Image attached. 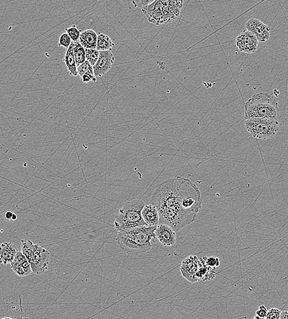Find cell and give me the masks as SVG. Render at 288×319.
Segmentation results:
<instances>
[{"instance_id": "cell-1", "label": "cell", "mask_w": 288, "mask_h": 319, "mask_svg": "<svg viewBox=\"0 0 288 319\" xmlns=\"http://www.w3.org/2000/svg\"><path fill=\"white\" fill-rule=\"evenodd\" d=\"M151 204L157 208L159 224L167 225L177 232L196 220L202 206V198L195 183L176 176L158 185Z\"/></svg>"}, {"instance_id": "cell-2", "label": "cell", "mask_w": 288, "mask_h": 319, "mask_svg": "<svg viewBox=\"0 0 288 319\" xmlns=\"http://www.w3.org/2000/svg\"><path fill=\"white\" fill-rule=\"evenodd\" d=\"M157 226H142L118 232L116 241L129 255H138L151 250L154 245Z\"/></svg>"}, {"instance_id": "cell-3", "label": "cell", "mask_w": 288, "mask_h": 319, "mask_svg": "<svg viewBox=\"0 0 288 319\" xmlns=\"http://www.w3.org/2000/svg\"><path fill=\"white\" fill-rule=\"evenodd\" d=\"M280 116L277 100L267 93L256 94L245 104V118L267 119L276 120Z\"/></svg>"}, {"instance_id": "cell-4", "label": "cell", "mask_w": 288, "mask_h": 319, "mask_svg": "<svg viewBox=\"0 0 288 319\" xmlns=\"http://www.w3.org/2000/svg\"><path fill=\"white\" fill-rule=\"evenodd\" d=\"M183 2L154 1L151 5L142 9V12L150 23L161 25L170 23L179 18Z\"/></svg>"}, {"instance_id": "cell-5", "label": "cell", "mask_w": 288, "mask_h": 319, "mask_svg": "<svg viewBox=\"0 0 288 319\" xmlns=\"http://www.w3.org/2000/svg\"><path fill=\"white\" fill-rule=\"evenodd\" d=\"M145 203L139 199H132L124 203L119 210L113 225L118 232L136 227L147 226L142 217Z\"/></svg>"}, {"instance_id": "cell-6", "label": "cell", "mask_w": 288, "mask_h": 319, "mask_svg": "<svg viewBox=\"0 0 288 319\" xmlns=\"http://www.w3.org/2000/svg\"><path fill=\"white\" fill-rule=\"evenodd\" d=\"M22 252L31 266L33 273L40 275L48 270L51 253L32 241L22 240Z\"/></svg>"}, {"instance_id": "cell-7", "label": "cell", "mask_w": 288, "mask_h": 319, "mask_svg": "<svg viewBox=\"0 0 288 319\" xmlns=\"http://www.w3.org/2000/svg\"><path fill=\"white\" fill-rule=\"evenodd\" d=\"M245 128L252 137L262 140L272 138L279 129L277 121L267 119L253 118L245 120Z\"/></svg>"}, {"instance_id": "cell-8", "label": "cell", "mask_w": 288, "mask_h": 319, "mask_svg": "<svg viewBox=\"0 0 288 319\" xmlns=\"http://www.w3.org/2000/svg\"><path fill=\"white\" fill-rule=\"evenodd\" d=\"M235 43L240 51L246 54L256 53L258 48V40L255 35L248 30L241 33L237 37Z\"/></svg>"}, {"instance_id": "cell-9", "label": "cell", "mask_w": 288, "mask_h": 319, "mask_svg": "<svg viewBox=\"0 0 288 319\" xmlns=\"http://www.w3.org/2000/svg\"><path fill=\"white\" fill-rule=\"evenodd\" d=\"M201 266V260L196 255H190L182 261L180 270L185 279L191 283H196L198 282L196 273Z\"/></svg>"}, {"instance_id": "cell-10", "label": "cell", "mask_w": 288, "mask_h": 319, "mask_svg": "<svg viewBox=\"0 0 288 319\" xmlns=\"http://www.w3.org/2000/svg\"><path fill=\"white\" fill-rule=\"evenodd\" d=\"M248 31L255 35L259 42H265L270 40V30L259 19H251L245 24Z\"/></svg>"}, {"instance_id": "cell-11", "label": "cell", "mask_w": 288, "mask_h": 319, "mask_svg": "<svg viewBox=\"0 0 288 319\" xmlns=\"http://www.w3.org/2000/svg\"><path fill=\"white\" fill-rule=\"evenodd\" d=\"M114 62L115 56L112 51H100L99 59L93 66L95 76L101 77L106 75L112 68Z\"/></svg>"}, {"instance_id": "cell-12", "label": "cell", "mask_w": 288, "mask_h": 319, "mask_svg": "<svg viewBox=\"0 0 288 319\" xmlns=\"http://www.w3.org/2000/svg\"><path fill=\"white\" fill-rule=\"evenodd\" d=\"M155 235L162 245L173 246L176 242V234L174 230L167 225H157Z\"/></svg>"}, {"instance_id": "cell-13", "label": "cell", "mask_w": 288, "mask_h": 319, "mask_svg": "<svg viewBox=\"0 0 288 319\" xmlns=\"http://www.w3.org/2000/svg\"><path fill=\"white\" fill-rule=\"evenodd\" d=\"M11 268L17 275L20 277L28 276L33 273L29 260L22 251H18L11 263Z\"/></svg>"}, {"instance_id": "cell-14", "label": "cell", "mask_w": 288, "mask_h": 319, "mask_svg": "<svg viewBox=\"0 0 288 319\" xmlns=\"http://www.w3.org/2000/svg\"><path fill=\"white\" fill-rule=\"evenodd\" d=\"M142 217L147 226H157L159 224L160 217L157 208L154 205H145L142 210Z\"/></svg>"}, {"instance_id": "cell-15", "label": "cell", "mask_w": 288, "mask_h": 319, "mask_svg": "<svg viewBox=\"0 0 288 319\" xmlns=\"http://www.w3.org/2000/svg\"><path fill=\"white\" fill-rule=\"evenodd\" d=\"M98 33L92 29L81 31L79 43L83 48L88 49H97L98 48Z\"/></svg>"}, {"instance_id": "cell-16", "label": "cell", "mask_w": 288, "mask_h": 319, "mask_svg": "<svg viewBox=\"0 0 288 319\" xmlns=\"http://www.w3.org/2000/svg\"><path fill=\"white\" fill-rule=\"evenodd\" d=\"M18 249L14 244L10 242H5L1 245L0 257L1 262L4 265H7L13 262L18 252Z\"/></svg>"}, {"instance_id": "cell-17", "label": "cell", "mask_w": 288, "mask_h": 319, "mask_svg": "<svg viewBox=\"0 0 288 319\" xmlns=\"http://www.w3.org/2000/svg\"><path fill=\"white\" fill-rule=\"evenodd\" d=\"M74 43L73 42L70 48L66 49L63 61L67 68L69 74L71 76H77L78 73H77V66L75 57H74Z\"/></svg>"}, {"instance_id": "cell-18", "label": "cell", "mask_w": 288, "mask_h": 319, "mask_svg": "<svg viewBox=\"0 0 288 319\" xmlns=\"http://www.w3.org/2000/svg\"><path fill=\"white\" fill-rule=\"evenodd\" d=\"M201 266L199 268L198 273H196V278L198 281H211L215 278L217 274L216 268L210 267L206 265L204 261L200 259Z\"/></svg>"}, {"instance_id": "cell-19", "label": "cell", "mask_w": 288, "mask_h": 319, "mask_svg": "<svg viewBox=\"0 0 288 319\" xmlns=\"http://www.w3.org/2000/svg\"><path fill=\"white\" fill-rule=\"evenodd\" d=\"M115 46V43H113L109 36L105 35L101 32L98 33V48H97V50H98L99 51H112V48Z\"/></svg>"}, {"instance_id": "cell-20", "label": "cell", "mask_w": 288, "mask_h": 319, "mask_svg": "<svg viewBox=\"0 0 288 319\" xmlns=\"http://www.w3.org/2000/svg\"><path fill=\"white\" fill-rule=\"evenodd\" d=\"M74 54L75 57L77 67L86 61L85 49L83 48L81 44L74 43Z\"/></svg>"}, {"instance_id": "cell-21", "label": "cell", "mask_w": 288, "mask_h": 319, "mask_svg": "<svg viewBox=\"0 0 288 319\" xmlns=\"http://www.w3.org/2000/svg\"><path fill=\"white\" fill-rule=\"evenodd\" d=\"M65 31L70 37L73 43L79 42L81 31L77 29L76 25H73L70 27L65 28Z\"/></svg>"}, {"instance_id": "cell-22", "label": "cell", "mask_w": 288, "mask_h": 319, "mask_svg": "<svg viewBox=\"0 0 288 319\" xmlns=\"http://www.w3.org/2000/svg\"><path fill=\"white\" fill-rule=\"evenodd\" d=\"M85 49L86 60L93 66L98 62L99 59L100 51L97 49Z\"/></svg>"}, {"instance_id": "cell-23", "label": "cell", "mask_w": 288, "mask_h": 319, "mask_svg": "<svg viewBox=\"0 0 288 319\" xmlns=\"http://www.w3.org/2000/svg\"><path fill=\"white\" fill-rule=\"evenodd\" d=\"M77 73L81 77L86 73L94 74L93 66L86 60L77 67Z\"/></svg>"}, {"instance_id": "cell-24", "label": "cell", "mask_w": 288, "mask_h": 319, "mask_svg": "<svg viewBox=\"0 0 288 319\" xmlns=\"http://www.w3.org/2000/svg\"><path fill=\"white\" fill-rule=\"evenodd\" d=\"M72 43H73V41H72L71 39L69 37L67 33L65 32L60 36L58 46L63 47V48L68 49L70 48Z\"/></svg>"}, {"instance_id": "cell-25", "label": "cell", "mask_w": 288, "mask_h": 319, "mask_svg": "<svg viewBox=\"0 0 288 319\" xmlns=\"http://www.w3.org/2000/svg\"><path fill=\"white\" fill-rule=\"evenodd\" d=\"M201 259L204 261L206 265L210 267L217 268L220 266V260L218 257H204Z\"/></svg>"}, {"instance_id": "cell-26", "label": "cell", "mask_w": 288, "mask_h": 319, "mask_svg": "<svg viewBox=\"0 0 288 319\" xmlns=\"http://www.w3.org/2000/svg\"><path fill=\"white\" fill-rule=\"evenodd\" d=\"M281 311L276 307H273L268 310L266 319H280Z\"/></svg>"}, {"instance_id": "cell-27", "label": "cell", "mask_w": 288, "mask_h": 319, "mask_svg": "<svg viewBox=\"0 0 288 319\" xmlns=\"http://www.w3.org/2000/svg\"><path fill=\"white\" fill-rule=\"evenodd\" d=\"M81 77L82 81L83 83H84V84H87V83L90 82V81L93 83H96L97 82V77L95 76V74L86 73L83 75Z\"/></svg>"}, {"instance_id": "cell-28", "label": "cell", "mask_w": 288, "mask_h": 319, "mask_svg": "<svg viewBox=\"0 0 288 319\" xmlns=\"http://www.w3.org/2000/svg\"><path fill=\"white\" fill-rule=\"evenodd\" d=\"M268 311L267 307L264 305L262 304L259 306L258 309L256 310V315L265 318L267 317Z\"/></svg>"}, {"instance_id": "cell-29", "label": "cell", "mask_w": 288, "mask_h": 319, "mask_svg": "<svg viewBox=\"0 0 288 319\" xmlns=\"http://www.w3.org/2000/svg\"><path fill=\"white\" fill-rule=\"evenodd\" d=\"M153 2L154 1H146V0H145V1H133L132 4L134 5L135 7H140L143 9V8L151 5Z\"/></svg>"}, {"instance_id": "cell-30", "label": "cell", "mask_w": 288, "mask_h": 319, "mask_svg": "<svg viewBox=\"0 0 288 319\" xmlns=\"http://www.w3.org/2000/svg\"><path fill=\"white\" fill-rule=\"evenodd\" d=\"M14 214L15 213H14L13 211H11V210H8L5 213V218L8 219V220H12Z\"/></svg>"}, {"instance_id": "cell-31", "label": "cell", "mask_w": 288, "mask_h": 319, "mask_svg": "<svg viewBox=\"0 0 288 319\" xmlns=\"http://www.w3.org/2000/svg\"><path fill=\"white\" fill-rule=\"evenodd\" d=\"M280 319H288V310L281 311Z\"/></svg>"}, {"instance_id": "cell-32", "label": "cell", "mask_w": 288, "mask_h": 319, "mask_svg": "<svg viewBox=\"0 0 288 319\" xmlns=\"http://www.w3.org/2000/svg\"><path fill=\"white\" fill-rule=\"evenodd\" d=\"M17 219H18V216H17L16 214H14V216L12 219V220L14 221H17Z\"/></svg>"}, {"instance_id": "cell-33", "label": "cell", "mask_w": 288, "mask_h": 319, "mask_svg": "<svg viewBox=\"0 0 288 319\" xmlns=\"http://www.w3.org/2000/svg\"><path fill=\"white\" fill-rule=\"evenodd\" d=\"M253 319H266V318H262V317H259V316L255 315V316H254Z\"/></svg>"}, {"instance_id": "cell-34", "label": "cell", "mask_w": 288, "mask_h": 319, "mask_svg": "<svg viewBox=\"0 0 288 319\" xmlns=\"http://www.w3.org/2000/svg\"><path fill=\"white\" fill-rule=\"evenodd\" d=\"M2 319H15V318L10 317H5L4 318H2Z\"/></svg>"}, {"instance_id": "cell-35", "label": "cell", "mask_w": 288, "mask_h": 319, "mask_svg": "<svg viewBox=\"0 0 288 319\" xmlns=\"http://www.w3.org/2000/svg\"><path fill=\"white\" fill-rule=\"evenodd\" d=\"M18 319H30L29 318H24V317H21V318H19Z\"/></svg>"}]
</instances>
